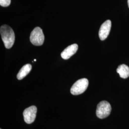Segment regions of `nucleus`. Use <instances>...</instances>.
<instances>
[{"instance_id": "1", "label": "nucleus", "mask_w": 129, "mask_h": 129, "mask_svg": "<svg viewBox=\"0 0 129 129\" xmlns=\"http://www.w3.org/2000/svg\"><path fill=\"white\" fill-rule=\"evenodd\" d=\"M0 33L5 47L11 48L14 45L15 35L13 29L8 25L4 24L1 26Z\"/></svg>"}, {"instance_id": "2", "label": "nucleus", "mask_w": 129, "mask_h": 129, "mask_svg": "<svg viewBox=\"0 0 129 129\" xmlns=\"http://www.w3.org/2000/svg\"><path fill=\"white\" fill-rule=\"evenodd\" d=\"M88 86V81L87 78L80 79L74 83L70 89V92L74 95H80L85 92Z\"/></svg>"}, {"instance_id": "3", "label": "nucleus", "mask_w": 129, "mask_h": 129, "mask_svg": "<svg viewBox=\"0 0 129 129\" xmlns=\"http://www.w3.org/2000/svg\"><path fill=\"white\" fill-rule=\"evenodd\" d=\"M111 111V107L109 102L102 101L97 105L96 115L100 119H104L110 115Z\"/></svg>"}, {"instance_id": "4", "label": "nucleus", "mask_w": 129, "mask_h": 129, "mask_svg": "<svg viewBox=\"0 0 129 129\" xmlns=\"http://www.w3.org/2000/svg\"><path fill=\"white\" fill-rule=\"evenodd\" d=\"M30 41L35 46H41L44 42L45 37L41 28L39 27L35 28L31 33Z\"/></svg>"}, {"instance_id": "5", "label": "nucleus", "mask_w": 129, "mask_h": 129, "mask_svg": "<svg viewBox=\"0 0 129 129\" xmlns=\"http://www.w3.org/2000/svg\"><path fill=\"white\" fill-rule=\"evenodd\" d=\"M37 113V108L35 106H30L25 109L23 116L25 122L27 124L33 123L36 119Z\"/></svg>"}, {"instance_id": "6", "label": "nucleus", "mask_w": 129, "mask_h": 129, "mask_svg": "<svg viewBox=\"0 0 129 129\" xmlns=\"http://www.w3.org/2000/svg\"><path fill=\"white\" fill-rule=\"evenodd\" d=\"M111 27V22L108 20L102 23L100 27L99 35L101 40H104L108 37Z\"/></svg>"}, {"instance_id": "7", "label": "nucleus", "mask_w": 129, "mask_h": 129, "mask_svg": "<svg viewBox=\"0 0 129 129\" xmlns=\"http://www.w3.org/2000/svg\"><path fill=\"white\" fill-rule=\"evenodd\" d=\"M78 49V45L77 44H72L66 48L61 53V56L64 59L67 60L74 55Z\"/></svg>"}, {"instance_id": "8", "label": "nucleus", "mask_w": 129, "mask_h": 129, "mask_svg": "<svg viewBox=\"0 0 129 129\" xmlns=\"http://www.w3.org/2000/svg\"><path fill=\"white\" fill-rule=\"evenodd\" d=\"M32 69L31 64H26L21 68L17 75V78L19 80H21L26 77Z\"/></svg>"}, {"instance_id": "9", "label": "nucleus", "mask_w": 129, "mask_h": 129, "mask_svg": "<svg viewBox=\"0 0 129 129\" xmlns=\"http://www.w3.org/2000/svg\"><path fill=\"white\" fill-rule=\"evenodd\" d=\"M117 72L121 78H127L129 77V68L126 64L120 65L117 69Z\"/></svg>"}, {"instance_id": "10", "label": "nucleus", "mask_w": 129, "mask_h": 129, "mask_svg": "<svg viewBox=\"0 0 129 129\" xmlns=\"http://www.w3.org/2000/svg\"><path fill=\"white\" fill-rule=\"evenodd\" d=\"M11 4V0H0V5L3 7H7Z\"/></svg>"}, {"instance_id": "11", "label": "nucleus", "mask_w": 129, "mask_h": 129, "mask_svg": "<svg viewBox=\"0 0 129 129\" xmlns=\"http://www.w3.org/2000/svg\"><path fill=\"white\" fill-rule=\"evenodd\" d=\"M128 6L129 7V0H128Z\"/></svg>"}, {"instance_id": "12", "label": "nucleus", "mask_w": 129, "mask_h": 129, "mask_svg": "<svg viewBox=\"0 0 129 129\" xmlns=\"http://www.w3.org/2000/svg\"><path fill=\"white\" fill-rule=\"evenodd\" d=\"M34 61H36V59H34Z\"/></svg>"}, {"instance_id": "13", "label": "nucleus", "mask_w": 129, "mask_h": 129, "mask_svg": "<svg viewBox=\"0 0 129 129\" xmlns=\"http://www.w3.org/2000/svg\"></svg>"}]
</instances>
